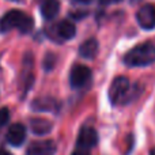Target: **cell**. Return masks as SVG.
I'll list each match as a JSON object with an SVG mask.
<instances>
[{
	"label": "cell",
	"instance_id": "obj_12",
	"mask_svg": "<svg viewBox=\"0 0 155 155\" xmlns=\"http://www.w3.org/2000/svg\"><path fill=\"white\" fill-rule=\"evenodd\" d=\"M98 41L95 38H88L80 45L79 48V54L83 59H94L98 53Z\"/></svg>",
	"mask_w": 155,
	"mask_h": 155
},
{
	"label": "cell",
	"instance_id": "obj_11",
	"mask_svg": "<svg viewBox=\"0 0 155 155\" xmlns=\"http://www.w3.org/2000/svg\"><path fill=\"white\" fill-rule=\"evenodd\" d=\"M33 57L30 54H26L23 60V71H22V83H23V90L27 91L29 87L33 84Z\"/></svg>",
	"mask_w": 155,
	"mask_h": 155
},
{
	"label": "cell",
	"instance_id": "obj_17",
	"mask_svg": "<svg viewBox=\"0 0 155 155\" xmlns=\"http://www.w3.org/2000/svg\"><path fill=\"white\" fill-rule=\"evenodd\" d=\"M121 0H99V3L104 5H109V4H114V3H120Z\"/></svg>",
	"mask_w": 155,
	"mask_h": 155
},
{
	"label": "cell",
	"instance_id": "obj_7",
	"mask_svg": "<svg viewBox=\"0 0 155 155\" xmlns=\"http://www.w3.org/2000/svg\"><path fill=\"white\" fill-rule=\"evenodd\" d=\"M56 143L53 140H41L33 142L27 148V155H54L56 154Z\"/></svg>",
	"mask_w": 155,
	"mask_h": 155
},
{
	"label": "cell",
	"instance_id": "obj_4",
	"mask_svg": "<svg viewBox=\"0 0 155 155\" xmlns=\"http://www.w3.org/2000/svg\"><path fill=\"white\" fill-rule=\"evenodd\" d=\"M91 79V71L88 67L76 64L70 72V84L72 88H80L86 86Z\"/></svg>",
	"mask_w": 155,
	"mask_h": 155
},
{
	"label": "cell",
	"instance_id": "obj_20",
	"mask_svg": "<svg viewBox=\"0 0 155 155\" xmlns=\"http://www.w3.org/2000/svg\"><path fill=\"white\" fill-rule=\"evenodd\" d=\"M0 155H12V154H10L7 150H4V148H0Z\"/></svg>",
	"mask_w": 155,
	"mask_h": 155
},
{
	"label": "cell",
	"instance_id": "obj_2",
	"mask_svg": "<svg viewBox=\"0 0 155 155\" xmlns=\"http://www.w3.org/2000/svg\"><path fill=\"white\" fill-rule=\"evenodd\" d=\"M124 63L128 67H146L155 63V45L151 42L140 44L124 56Z\"/></svg>",
	"mask_w": 155,
	"mask_h": 155
},
{
	"label": "cell",
	"instance_id": "obj_8",
	"mask_svg": "<svg viewBox=\"0 0 155 155\" xmlns=\"http://www.w3.org/2000/svg\"><path fill=\"white\" fill-rule=\"evenodd\" d=\"M60 107V104L52 97H42L33 101L31 109L35 112H57Z\"/></svg>",
	"mask_w": 155,
	"mask_h": 155
},
{
	"label": "cell",
	"instance_id": "obj_18",
	"mask_svg": "<svg viewBox=\"0 0 155 155\" xmlns=\"http://www.w3.org/2000/svg\"><path fill=\"white\" fill-rule=\"evenodd\" d=\"M71 2L76 3V4H91L93 0H71Z\"/></svg>",
	"mask_w": 155,
	"mask_h": 155
},
{
	"label": "cell",
	"instance_id": "obj_19",
	"mask_svg": "<svg viewBox=\"0 0 155 155\" xmlns=\"http://www.w3.org/2000/svg\"><path fill=\"white\" fill-rule=\"evenodd\" d=\"M72 155H88L87 153H86L84 150H76V151H74Z\"/></svg>",
	"mask_w": 155,
	"mask_h": 155
},
{
	"label": "cell",
	"instance_id": "obj_1",
	"mask_svg": "<svg viewBox=\"0 0 155 155\" xmlns=\"http://www.w3.org/2000/svg\"><path fill=\"white\" fill-rule=\"evenodd\" d=\"M34 27V21L30 15L21 10H11L5 12L0 19V31L7 33L10 30H19L23 34L30 33Z\"/></svg>",
	"mask_w": 155,
	"mask_h": 155
},
{
	"label": "cell",
	"instance_id": "obj_5",
	"mask_svg": "<svg viewBox=\"0 0 155 155\" xmlns=\"http://www.w3.org/2000/svg\"><path fill=\"white\" fill-rule=\"evenodd\" d=\"M137 23L144 30L155 29V5L154 4H144L139 8L136 14Z\"/></svg>",
	"mask_w": 155,
	"mask_h": 155
},
{
	"label": "cell",
	"instance_id": "obj_13",
	"mask_svg": "<svg viewBox=\"0 0 155 155\" xmlns=\"http://www.w3.org/2000/svg\"><path fill=\"white\" fill-rule=\"evenodd\" d=\"M30 128L35 135H46L52 131L53 124L46 118H31L30 120Z\"/></svg>",
	"mask_w": 155,
	"mask_h": 155
},
{
	"label": "cell",
	"instance_id": "obj_10",
	"mask_svg": "<svg viewBox=\"0 0 155 155\" xmlns=\"http://www.w3.org/2000/svg\"><path fill=\"white\" fill-rule=\"evenodd\" d=\"M40 11H41V15H42L46 21H51V19L56 18L57 14H59L60 2L59 0H41Z\"/></svg>",
	"mask_w": 155,
	"mask_h": 155
},
{
	"label": "cell",
	"instance_id": "obj_23",
	"mask_svg": "<svg viewBox=\"0 0 155 155\" xmlns=\"http://www.w3.org/2000/svg\"><path fill=\"white\" fill-rule=\"evenodd\" d=\"M132 2H139V0H132Z\"/></svg>",
	"mask_w": 155,
	"mask_h": 155
},
{
	"label": "cell",
	"instance_id": "obj_22",
	"mask_svg": "<svg viewBox=\"0 0 155 155\" xmlns=\"http://www.w3.org/2000/svg\"><path fill=\"white\" fill-rule=\"evenodd\" d=\"M11 2H18V0H11Z\"/></svg>",
	"mask_w": 155,
	"mask_h": 155
},
{
	"label": "cell",
	"instance_id": "obj_16",
	"mask_svg": "<svg viewBox=\"0 0 155 155\" xmlns=\"http://www.w3.org/2000/svg\"><path fill=\"white\" fill-rule=\"evenodd\" d=\"M53 64H54V54H48L45 59V63H44L45 68L46 70H52V68H53Z\"/></svg>",
	"mask_w": 155,
	"mask_h": 155
},
{
	"label": "cell",
	"instance_id": "obj_6",
	"mask_svg": "<svg viewBox=\"0 0 155 155\" xmlns=\"http://www.w3.org/2000/svg\"><path fill=\"white\" fill-rule=\"evenodd\" d=\"M98 143V134L91 127H83L78 135L76 144L80 150H88L97 146Z\"/></svg>",
	"mask_w": 155,
	"mask_h": 155
},
{
	"label": "cell",
	"instance_id": "obj_3",
	"mask_svg": "<svg viewBox=\"0 0 155 155\" xmlns=\"http://www.w3.org/2000/svg\"><path fill=\"white\" fill-rule=\"evenodd\" d=\"M131 83L125 76H117L109 88V99L113 105H124L129 101Z\"/></svg>",
	"mask_w": 155,
	"mask_h": 155
},
{
	"label": "cell",
	"instance_id": "obj_14",
	"mask_svg": "<svg viewBox=\"0 0 155 155\" xmlns=\"http://www.w3.org/2000/svg\"><path fill=\"white\" fill-rule=\"evenodd\" d=\"M56 31L61 40H72L76 34V27L71 21H61L57 25Z\"/></svg>",
	"mask_w": 155,
	"mask_h": 155
},
{
	"label": "cell",
	"instance_id": "obj_15",
	"mask_svg": "<svg viewBox=\"0 0 155 155\" xmlns=\"http://www.w3.org/2000/svg\"><path fill=\"white\" fill-rule=\"evenodd\" d=\"M10 120V110L7 107H2L0 109V129L5 125Z\"/></svg>",
	"mask_w": 155,
	"mask_h": 155
},
{
	"label": "cell",
	"instance_id": "obj_21",
	"mask_svg": "<svg viewBox=\"0 0 155 155\" xmlns=\"http://www.w3.org/2000/svg\"><path fill=\"white\" fill-rule=\"evenodd\" d=\"M150 155H155V147L151 150V153H150Z\"/></svg>",
	"mask_w": 155,
	"mask_h": 155
},
{
	"label": "cell",
	"instance_id": "obj_9",
	"mask_svg": "<svg viewBox=\"0 0 155 155\" xmlns=\"http://www.w3.org/2000/svg\"><path fill=\"white\" fill-rule=\"evenodd\" d=\"M25 139H26V128H25V125L12 124L7 132V142L10 144L18 147L25 142Z\"/></svg>",
	"mask_w": 155,
	"mask_h": 155
}]
</instances>
